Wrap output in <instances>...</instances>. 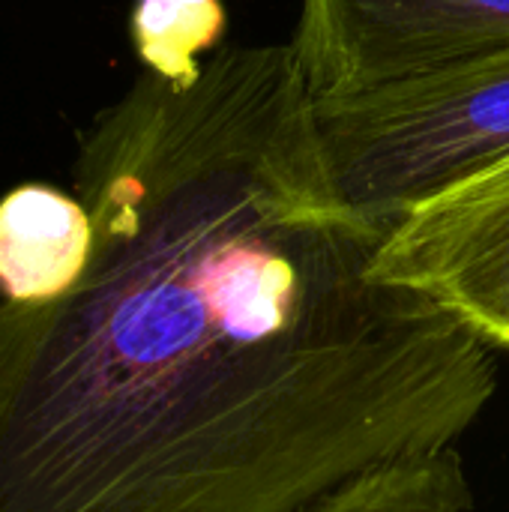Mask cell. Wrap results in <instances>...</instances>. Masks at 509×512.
I'll return each mask as SVG.
<instances>
[{"label": "cell", "instance_id": "obj_4", "mask_svg": "<svg viewBox=\"0 0 509 512\" xmlns=\"http://www.w3.org/2000/svg\"><path fill=\"white\" fill-rule=\"evenodd\" d=\"M372 273L432 297L509 351V159L393 225Z\"/></svg>", "mask_w": 509, "mask_h": 512}, {"label": "cell", "instance_id": "obj_2", "mask_svg": "<svg viewBox=\"0 0 509 512\" xmlns=\"http://www.w3.org/2000/svg\"><path fill=\"white\" fill-rule=\"evenodd\" d=\"M312 120L339 207L393 228L509 159V48L315 96Z\"/></svg>", "mask_w": 509, "mask_h": 512}, {"label": "cell", "instance_id": "obj_7", "mask_svg": "<svg viewBox=\"0 0 509 512\" xmlns=\"http://www.w3.org/2000/svg\"><path fill=\"white\" fill-rule=\"evenodd\" d=\"M132 42L147 72L192 84L225 36L222 0H138L132 9Z\"/></svg>", "mask_w": 509, "mask_h": 512}, {"label": "cell", "instance_id": "obj_6", "mask_svg": "<svg viewBox=\"0 0 509 512\" xmlns=\"http://www.w3.org/2000/svg\"><path fill=\"white\" fill-rule=\"evenodd\" d=\"M309 512H474V495L459 450H447L360 477Z\"/></svg>", "mask_w": 509, "mask_h": 512}, {"label": "cell", "instance_id": "obj_3", "mask_svg": "<svg viewBox=\"0 0 509 512\" xmlns=\"http://www.w3.org/2000/svg\"><path fill=\"white\" fill-rule=\"evenodd\" d=\"M312 96L509 48V0H303L291 39Z\"/></svg>", "mask_w": 509, "mask_h": 512}, {"label": "cell", "instance_id": "obj_1", "mask_svg": "<svg viewBox=\"0 0 509 512\" xmlns=\"http://www.w3.org/2000/svg\"><path fill=\"white\" fill-rule=\"evenodd\" d=\"M312 105L291 42L219 48L81 132L90 264L0 297V512H309L477 426L501 351L372 273Z\"/></svg>", "mask_w": 509, "mask_h": 512}, {"label": "cell", "instance_id": "obj_5", "mask_svg": "<svg viewBox=\"0 0 509 512\" xmlns=\"http://www.w3.org/2000/svg\"><path fill=\"white\" fill-rule=\"evenodd\" d=\"M93 255L87 207L48 183H24L0 198V297L42 306L66 297Z\"/></svg>", "mask_w": 509, "mask_h": 512}]
</instances>
